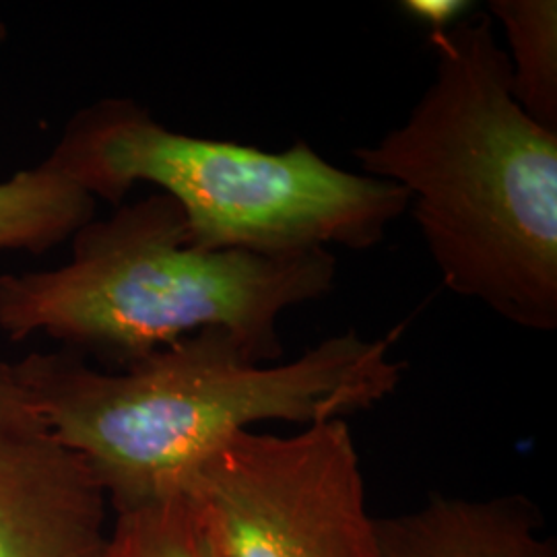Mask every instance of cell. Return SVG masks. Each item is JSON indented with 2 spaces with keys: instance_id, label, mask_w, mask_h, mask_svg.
<instances>
[{
  "instance_id": "5",
  "label": "cell",
  "mask_w": 557,
  "mask_h": 557,
  "mask_svg": "<svg viewBox=\"0 0 557 557\" xmlns=\"http://www.w3.org/2000/svg\"><path fill=\"white\" fill-rule=\"evenodd\" d=\"M182 494L211 557H379L345 419L294 436L238 432L200 462Z\"/></svg>"
},
{
  "instance_id": "12",
  "label": "cell",
  "mask_w": 557,
  "mask_h": 557,
  "mask_svg": "<svg viewBox=\"0 0 557 557\" xmlns=\"http://www.w3.org/2000/svg\"><path fill=\"white\" fill-rule=\"evenodd\" d=\"M4 34H7V29H4V25L0 23V44H2V40H4Z\"/></svg>"
},
{
  "instance_id": "7",
  "label": "cell",
  "mask_w": 557,
  "mask_h": 557,
  "mask_svg": "<svg viewBox=\"0 0 557 557\" xmlns=\"http://www.w3.org/2000/svg\"><path fill=\"white\" fill-rule=\"evenodd\" d=\"M376 537L379 557H557L556 537L520 494H430L409 512L376 518Z\"/></svg>"
},
{
  "instance_id": "6",
  "label": "cell",
  "mask_w": 557,
  "mask_h": 557,
  "mask_svg": "<svg viewBox=\"0 0 557 557\" xmlns=\"http://www.w3.org/2000/svg\"><path fill=\"white\" fill-rule=\"evenodd\" d=\"M108 498L0 359V557H101Z\"/></svg>"
},
{
  "instance_id": "11",
  "label": "cell",
  "mask_w": 557,
  "mask_h": 557,
  "mask_svg": "<svg viewBox=\"0 0 557 557\" xmlns=\"http://www.w3.org/2000/svg\"><path fill=\"white\" fill-rule=\"evenodd\" d=\"M403 13L423 23L430 36H438L455 27L467 15L471 2L465 0H405L398 4Z\"/></svg>"
},
{
  "instance_id": "9",
  "label": "cell",
  "mask_w": 557,
  "mask_h": 557,
  "mask_svg": "<svg viewBox=\"0 0 557 557\" xmlns=\"http://www.w3.org/2000/svg\"><path fill=\"white\" fill-rule=\"evenodd\" d=\"M490 17L502 23L510 46V83L520 108L557 131V2L494 0Z\"/></svg>"
},
{
  "instance_id": "1",
  "label": "cell",
  "mask_w": 557,
  "mask_h": 557,
  "mask_svg": "<svg viewBox=\"0 0 557 557\" xmlns=\"http://www.w3.org/2000/svg\"><path fill=\"white\" fill-rule=\"evenodd\" d=\"M403 329L326 338L299 358L264 363L227 329H202L122 370L73 354H29L20 376L62 446L124 512L180 494L205 458L262 421L301 428L345 419L391 397Z\"/></svg>"
},
{
  "instance_id": "8",
  "label": "cell",
  "mask_w": 557,
  "mask_h": 557,
  "mask_svg": "<svg viewBox=\"0 0 557 557\" xmlns=\"http://www.w3.org/2000/svg\"><path fill=\"white\" fill-rule=\"evenodd\" d=\"M96 215V199L40 163L0 182V250L41 255Z\"/></svg>"
},
{
  "instance_id": "10",
  "label": "cell",
  "mask_w": 557,
  "mask_h": 557,
  "mask_svg": "<svg viewBox=\"0 0 557 557\" xmlns=\"http://www.w3.org/2000/svg\"><path fill=\"white\" fill-rule=\"evenodd\" d=\"M101 557H211L193 504L174 496L116 512Z\"/></svg>"
},
{
  "instance_id": "3",
  "label": "cell",
  "mask_w": 557,
  "mask_h": 557,
  "mask_svg": "<svg viewBox=\"0 0 557 557\" xmlns=\"http://www.w3.org/2000/svg\"><path fill=\"white\" fill-rule=\"evenodd\" d=\"M64 267L0 275V331L46 333L119 370L202 329H227L259 361L281 354L277 320L333 289L329 248L289 257L205 250L178 202L153 193L91 220Z\"/></svg>"
},
{
  "instance_id": "2",
  "label": "cell",
  "mask_w": 557,
  "mask_h": 557,
  "mask_svg": "<svg viewBox=\"0 0 557 557\" xmlns=\"http://www.w3.org/2000/svg\"><path fill=\"white\" fill-rule=\"evenodd\" d=\"M436 77L409 119L359 147L409 195L444 285L517 326H557V131L518 103L487 13L430 36Z\"/></svg>"
},
{
  "instance_id": "4",
  "label": "cell",
  "mask_w": 557,
  "mask_h": 557,
  "mask_svg": "<svg viewBox=\"0 0 557 557\" xmlns=\"http://www.w3.org/2000/svg\"><path fill=\"white\" fill-rule=\"evenodd\" d=\"M94 199L120 207L149 182L180 205L205 250L289 257L337 244L368 250L409 209L393 182L341 170L306 140L262 151L165 128L133 100H103L71 120L41 161Z\"/></svg>"
}]
</instances>
